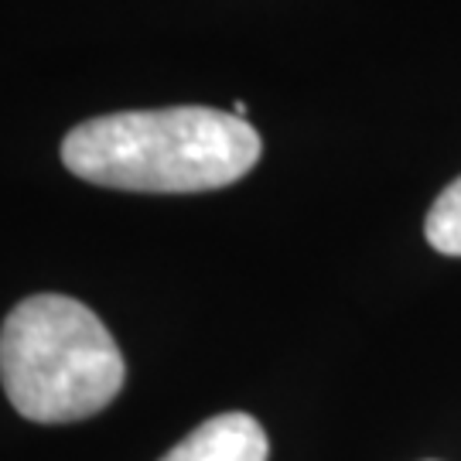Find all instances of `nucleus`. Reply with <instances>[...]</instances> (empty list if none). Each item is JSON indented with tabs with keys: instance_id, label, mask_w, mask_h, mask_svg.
Here are the masks:
<instances>
[{
	"instance_id": "nucleus-1",
	"label": "nucleus",
	"mask_w": 461,
	"mask_h": 461,
	"mask_svg": "<svg viewBox=\"0 0 461 461\" xmlns=\"http://www.w3.org/2000/svg\"><path fill=\"white\" fill-rule=\"evenodd\" d=\"M260 133L243 116L212 106H167L106 113L72 127L62 165L83 182L188 195L240 182L260 161Z\"/></svg>"
},
{
	"instance_id": "nucleus-2",
	"label": "nucleus",
	"mask_w": 461,
	"mask_h": 461,
	"mask_svg": "<svg viewBox=\"0 0 461 461\" xmlns=\"http://www.w3.org/2000/svg\"><path fill=\"white\" fill-rule=\"evenodd\" d=\"M127 366L106 325L66 294L24 297L0 329V383L21 417L72 424L110 407Z\"/></svg>"
},
{
	"instance_id": "nucleus-3",
	"label": "nucleus",
	"mask_w": 461,
	"mask_h": 461,
	"mask_svg": "<svg viewBox=\"0 0 461 461\" xmlns=\"http://www.w3.org/2000/svg\"><path fill=\"white\" fill-rule=\"evenodd\" d=\"M270 441L257 417L240 411L219 413L198 424L188 438L167 451L161 461H267Z\"/></svg>"
},
{
	"instance_id": "nucleus-4",
	"label": "nucleus",
	"mask_w": 461,
	"mask_h": 461,
	"mask_svg": "<svg viewBox=\"0 0 461 461\" xmlns=\"http://www.w3.org/2000/svg\"><path fill=\"white\" fill-rule=\"evenodd\" d=\"M428 243L445 257H461V178L447 185L445 192L438 195V202L430 205L428 222Z\"/></svg>"
}]
</instances>
